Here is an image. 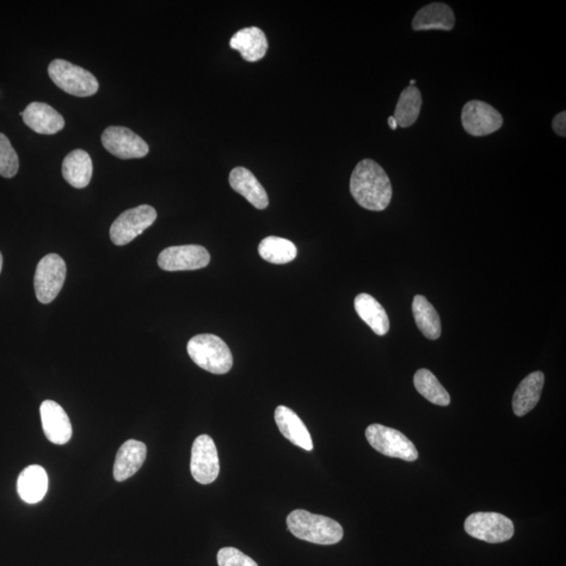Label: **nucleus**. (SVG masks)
Returning a JSON list of instances; mask_svg holds the SVG:
<instances>
[{
  "label": "nucleus",
  "mask_w": 566,
  "mask_h": 566,
  "mask_svg": "<svg viewBox=\"0 0 566 566\" xmlns=\"http://www.w3.org/2000/svg\"><path fill=\"white\" fill-rule=\"evenodd\" d=\"M350 193L358 204L367 210L383 211L392 199V186L389 176L371 159L356 164L349 183Z\"/></svg>",
  "instance_id": "nucleus-1"
},
{
  "label": "nucleus",
  "mask_w": 566,
  "mask_h": 566,
  "mask_svg": "<svg viewBox=\"0 0 566 566\" xmlns=\"http://www.w3.org/2000/svg\"><path fill=\"white\" fill-rule=\"evenodd\" d=\"M287 526L295 537L315 545H336L344 535L339 522L305 510H293L287 516Z\"/></svg>",
  "instance_id": "nucleus-2"
},
{
  "label": "nucleus",
  "mask_w": 566,
  "mask_h": 566,
  "mask_svg": "<svg viewBox=\"0 0 566 566\" xmlns=\"http://www.w3.org/2000/svg\"><path fill=\"white\" fill-rule=\"evenodd\" d=\"M190 358L205 371L214 374L230 372L233 356L227 343L219 337L202 334L190 339L187 346Z\"/></svg>",
  "instance_id": "nucleus-3"
},
{
  "label": "nucleus",
  "mask_w": 566,
  "mask_h": 566,
  "mask_svg": "<svg viewBox=\"0 0 566 566\" xmlns=\"http://www.w3.org/2000/svg\"><path fill=\"white\" fill-rule=\"evenodd\" d=\"M48 76L60 90L75 97H90L99 90L97 78L81 66L64 59H55L48 65Z\"/></svg>",
  "instance_id": "nucleus-4"
},
{
  "label": "nucleus",
  "mask_w": 566,
  "mask_h": 566,
  "mask_svg": "<svg viewBox=\"0 0 566 566\" xmlns=\"http://www.w3.org/2000/svg\"><path fill=\"white\" fill-rule=\"evenodd\" d=\"M366 439L371 446L386 457L415 461L418 458L414 442L399 430L373 424L366 429Z\"/></svg>",
  "instance_id": "nucleus-5"
},
{
  "label": "nucleus",
  "mask_w": 566,
  "mask_h": 566,
  "mask_svg": "<svg viewBox=\"0 0 566 566\" xmlns=\"http://www.w3.org/2000/svg\"><path fill=\"white\" fill-rule=\"evenodd\" d=\"M465 530L471 537L488 544H502L514 536L512 520L494 512L470 515L465 521Z\"/></svg>",
  "instance_id": "nucleus-6"
},
{
  "label": "nucleus",
  "mask_w": 566,
  "mask_h": 566,
  "mask_svg": "<svg viewBox=\"0 0 566 566\" xmlns=\"http://www.w3.org/2000/svg\"><path fill=\"white\" fill-rule=\"evenodd\" d=\"M158 218L156 209L150 205H142L121 213L112 227L110 239L116 245L132 243L155 223Z\"/></svg>",
  "instance_id": "nucleus-7"
},
{
  "label": "nucleus",
  "mask_w": 566,
  "mask_h": 566,
  "mask_svg": "<svg viewBox=\"0 0 566 566\" xmlns=\"http://www.w3.org/2000/svg\"><path fill=\"white\" fill-rule=\"evenodd\" d=\"M66 277V266L63 257L48 254L37 266L34 287L36 297L41 304H51L63 288Z\"/></svg>",
  "instance_id": "nucleus-8"
},
{
  "label": "nucleus",
  "mask_w": 566,
  "mask_h": 566,
  "mask_svg": "<svg viewBox=\"0 0 566 566\" xmlns=\"http://www.w3.org/2000/svg\"><path fill=\"white\" fill-rule=\"evenodd\" d=\"M461 124L473 137H485L501 129L502 116L490 104L472 100L465 104L461 110Z\"/></svg>",
  "instance_id": "nucleus-9"
},
{
  "label": "nucleus",
  "mask_w": 566,
  "mask_h": 566,
  "mask_svg": "<svg viewBox=\"0 0 566 566\" xmlns=\"http://www.w3.org/2000/svg\"><path fill=\"white\" fill-rule=\"evenodd\" d=\"M101 141L104 149L122 159L144 158L150 152L149 144L127 127L107 128L102 133Z\"/></svg>",
  "instance_id": "nucleus-10"
},
{
  "label": "nucleus",
  "mask_w": 566,
  "mask_h": 566,
  "mask_svg": "<svg viewBox=\"0 0 566 566\" xmlns=\"http://www.w3.org/2000/svg\"><path fill=\"white\" fill-rule=\"evenodd\" d=\"M190 470L196 482L210 485L219 475L217 446L211 436L202 434L195 439L192 450Z\"/></svg>",
  "instance_id": "nucleus-11"
},
{
  "label": "nucleus",
  "mask_w": 566,
  "mask_h": 566,
  "mask_svg": "<svg viewBox=\"0 0 566 566\" xmlns=\"http://www.w3.org/2000/svg\"><path fill=\"white\" fill-rule=\"evenodd\" d=\"M210 262V254L202 245H176L161 252L159 255V267L168 272L176 270H193L206 268Z\"/></svg>",
  "instance_id": "nucleus-12"
},
{
  "label": "nucleus",
  "mask_w": 566,
  "mask_h": 566,
  "mask_svg": "<svg viewBox=\"0 0 566 566\" xmlns=\"http://www.w3.org/2000/svg\"><path fill=\"white\" fill-rule=\"evenodd\" d=\"M40 416L43 432L48 441L56 445L70 442L73 435L70 417L58 403L47 399L40 406Z\"/></svg>",
  "instance_id": "nucleus-13"
},
{
  "label": "nucleus",
  "mask_w": 566,
  "mask_h": 566,
  "mask_svg": "<svg viewBox=\"0 0 566 566\" xmlns=\"http://www.w3.org/2000/svg\"><path fill=\"white\" fill-rule=\"evenodd\" d=\"M21 115L24 124L37 133L55 134L65 126L64 116L47 103H30Z\"/></svg>",
  "instance_id": "nucleus-14"
},
{
  "label": "nucleus",
  "mask_w": 566,
  "mask_h": 566,
  "mask_svg": "<svg viewBox=\"0 0 566 566\" xmlns=\"http://www.w3.org/2000/svg\"><path fill=\"white\" fill-rule=\"evenodd\" d=\"M275 422L281 434L292 444L306 451L313 450V444L309 430L296 412L287 406L280 405L275 410Z\"/></svg>",
  "instance_id": "nucleus-15"
},
{
  "label": "nucleus",
  "mask_w": 566,
  "mask_h": 566,
  "mask_svg": "<svg viewBox=\"0 0 566 566\" xmlns=\"http://www.w3.org/2000/svg\"><path fill=\"white\" fill-rule=\"evenodd\" d=\"M147 457V447L144 442L129 440L123 444L116 453L114 465V477L116 482H124L135 475L143 466Z\"/></svg>",
  "instance_id": "nucleus-16"
},
{
  "label": "nucleus",
  "mask_w": 566,
  "mask_h": 566,
  "mask_svg": "<svg viewBox=\"0 0 566 566\" xmlns=\"http://www.w3.org/2000/svg\"><path fill=\"white\" fill-rule=\"evenodd\" d=\"M229 183L234 192L244 196L252 206L263 210L269 206L266 189L252 172L244 167H236L230 172Z\"/></svg>",
  "instance_id": "nucleus-17"
},
{
  "label": "nucleus",
  "mask_w": 566,
  "mask_h": 566,
  "mask_svg": "<svg viewBox=\"0 0 566 566\" xmlns=\"http://www.w3.org/2000/svg\"><path fill=\"white\" fill-rule=\"evenodd\" d=\"M230 47L241 53L248 63H257L268 52L269 43L266 34L260 28L250 27L239 30L232 36Z\"/></svg>",
  "instance_id": "nucleus-18"
},
{
  "label": "nucleus",
  "mask_w": 566,
  "mask_h": 566,
  "mask_svg": "<svg viewBox=\"0 0 566 566\" xmlns=\"http://www.w3.org/2000/svg\"><path fill=\"white\" fill-rule=\"evenodd\" d=\"M455 24L453 10L448 4L433 3L424 5L412 21L415 30H451Z\"/></svg>",
  "instance_id": "nucleus-19"
},
{
  "label": "nucleus",
  "mask_w": 566,
  "mask_h": 566,
  "mask_svg": "<svg viewBox=\"0 0 566 566\" xmlns=\"http://www.w3.org/2000/svg\"><path fill=\"white\" fill-rule=\"evenodd\" d=\"M47 489V473L39 465L27 467L18 477L17 491L24 502L34 504L41 502Z\"/></svg>",
  "instance_id": "nucleus-20"
},
{
  "label": "nucleus",
  "mask_w": 566,
  "mask_h": 566,
  "mask_svg": "<svg viewBox=\"0 0 566 566\" xmlns=\"http://www.w3.org/2000/svg\"><path fill=\"white\" fill-rule=\"evenodd\" d=\"M545 385V374L535 372L527 375L517 387L513 397V411L517 416H524L539 402Z\"/></svg>",
  "instance_id": "nucleus-21"
},
{
  "label": "nucleus",
  "mask_w": 566,
  "mask_h": 566,
  "mask_svg": "<svg viewBox=\"0 0 566 566\" xmlns=\"http://www.w3.org/2000/svg\"><path fill=\"white\" fill-rule=\"evenodd\" d=\"M355 310L374 334L384 336L390 330V319L384 307L371 295L362 293L355 299Z\"/></svg>",
  "instance_id": "nucleus-22"
},
{
  "label": "nucleus",
  "mask_w": 566,
  "mask_h": 566,
  "mask_svg": "<svg viewBox=\"0 0 566 566\" xmlns=\"http://www.w3.org/2000/svg\"><path fill=\"white\" fill-rule=\"evenodd\" d=\"M63 176L73 188L88 187L92 176V161L89 153L82 150L70 152L63 162Z\"/></svg>",
  "instance_id": "nucleus-23"
},
{
  "label": "nucleus",
  "mask_w": 566,
  "mask_h": 566,
  "mask_svg": "<svg viewBox=\"0 0 566 566\" xmlns=\"http://www.w3.org/2000/svg\"><path fill=\"white\" fill-rule=\"evenodd\" d=\"M416 326L429 340L439 339L442 334L441 318L426 297L416 295L412 303Z\"/></svg>",
  "instance_id": "nucleus-24"
},
{
  "label": "nucleus",
  "mask_w": 566,
  "mask_h": 566,
  "mask_svg": "<svg viewBox=\"0 0 566 566\" xmlns=\"http://www.w3.org/2000/svg\"><path fill=\"white\" fill-rule=\"evenodd\" d=\"M422 108V94L416 86H408L399 95L395 116L398 125L407 128L414 125Z\"/></svg>",
  "instance_id": "nucleus-25"
},
{
  "label": "nucleus",
  "mask_w": 566,
  "mask_h": 566,
  "mask_svg": "<svg viewBox=\"0 0 566 566\" xmlns=\"http://www.w3.org/2000/svg\"><path fill=\"white\" fill-rule=\"evenodd\" d=\"M262 260L274 264H286L291 262L297 256V248L288 239L269 236L262 239L258 247Z\"/></svg>",
  "instance_id": "nucleus-26"
},
{
  "label": "nucleus",
  "mask_w": 566,
  "mask_h": 566,
  "mask_svg": "<svg viewBox=\"0 0 566 566\" xmlns=\"http://www.w3.org/2000/svg\"><path fill=\"white\" fill-rule=\"evenodd\" d=\"M414 383L420 395L429 402L439 406H448L451 402L448 391L428 369H420L415 374Z\"/></svg>",
  "instance_id": "nucleus-27"
},
{
  "label": "nucleus",
  "mask_w": 566,
  "mask_h": 566,
  "mask_svg": "<svg viewBox=\"0 0 566 566\" xmlns=\"http://www.w3.org/2000/svg\"><path fill=\"white\" fill-rule=\"evenodd\" d=\"M18 169L20 159L10 140L4 133H0V176L5 178L13 177Z\"/></svg>",
  "instance_id": "nucleus-28"
},
{
  "label": "nucleus",
  "mask_w": 566,
  "mask_h": 566,
  "mask_svg": "<svg viewBox=\"0 0 566 566\" xmlns=\"http://www.w3.org/2000/svg\"><path fill=\"white\" fill-rule=\"evenodd\" d=\"M219 566H258L253 559L236 547H224L218 553Z\"/></svg>",
  "instance_id": "nucleus-29"
},
{
  "label": "nucleus",
  "mask_w": 566,
  "mask_h": 566,
  "mask_svg": "<svg viewBox=\"0 0 566 566\" xmlns=\"http://www.w3.org/2000/svg\"><path fill=\"white\" fill-rule=\"evenodd\" d=\"M552 126L553 131H555L560 137L564 138L566 135V113L562 112L558 114L555 118H553Z\"/></svg>",
  "instance_id": "nucleus-30"
},
{
  "label": "nucleus",
  "mask_w": 566,
  "mask_h": 566,
  "mask_svg": "<svg viewBox=\"0 0 566 566\" xmlns=\"http://www.w3.org/2000/svg\"><path fill=\"white\" fill-rule=\"evenodd\" d=\"M389 124H390V128L392 129V131H396V129L398 127V123H397L396 119L393 118V116H390V118H389Z\"/></svg>",
  "instance_id": "nucleus-31"
},
{
  "label": "nucleus",
  "mask_w": 566,
  "mask_h": 566,
  "mask_svg": "<svg viewBox=\"0 0 566 566\" xmlns=\"http://www.w3.org/2000/svg\"><path fill=\"white\" fill-rule=\"evenodd\" d=\"M2 269H3V255L2 253H0V272H2Z\"/></svg>",
  "instance_id": "nucleus-32"
}]
</instances>
